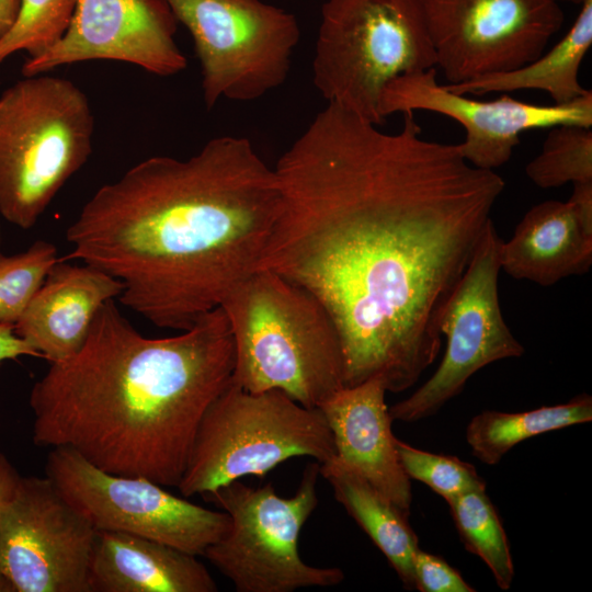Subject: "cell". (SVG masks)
I'll return each mask as SVG.
<instances>
[{
	"instance_id": "6da1fadb",
	"label": "cell",
	"mask_w": 592,
	"mask_h": 592,
	"mask_svg": "<svg viewBox=\"0 0 592 592\" xmlns=\"http://www.w3.org/2000/svg\"><path fill=\"white\" fill-rule=\"evenodd\" d=\"M403 114L390 134L328 103L274 168L281 210L257 270L326 308L344 387L379 376L400 392L435 361L445 306L505 186Z\"/></svg>"
},
{
	"instance_id": "7a4b0ae2",
	"label": "cell",
	"mask_w": 592,
	"mask_h": 592,
	"mask_svg": "<svg viewBox=\"0 0 592 592\" xmlns=\"http://www.w3.org/2000/svg\"><path fill=\"white\" fill-rule=\"evenodd\" d=\"M281 189L246 137L186 159L152 156L100 186L66 230L71 252L123 283L119 301L159 328L189 330L257 270Z\"/></svg>"
},
{
	"instance_id": "3957f363",
	"label": "cell",
	"mask_w": 592,
	"mask_h": 592,
	"mask_svg": "<svg viewBox=\"0 0 592 592\" xmlns=\"http://www.w3.org/2000/svg\"><path fill=\"white\" fill-rule=\"evenodd\" d=\"M234 368L221 307L177 335L147 338L110 299L81 349L34 384L33 442L72 449L111 474L178 487L200 423Z\"/></svg>"
},
{
	"instance_id": "277c9868",
	"label": "cell",
	"mask_w": 592,
	"mask_h": 592,
	"mask_svg": "<svg viewBox=\"0 0 592 592\" xmlns=\"http://www.w3.org/2000/svg\"><path fill=\"white\" fill-rule=\"evenodd\" d=\"M235 346L232 382L250 392L280 390L319 408L344 387V358L337 328L305 288L255 270L220 305Z\"/></svg>"
},
{
	"instance_id": "5b68a950",
	"label": "cell",
	"mask_w": 592,
	"mask_h": 592,
	"mask_svg": "<svg viewBox=\"0 0 592 592\" xmlns=\"http://www.w3.org/2000/svg\"><path fill=\"white\" fill-rule=\"evenodd\" d=\"M94 116L71 80L41 73L0 94V214L34 227L92 153Z\"/></svg>"
},
{
	"instance_id": "8992f818",
	"label": "cell",
	"mask_w": 592,
	"mask_h": 592,
	"mask_svg": "<svg viewBox=\"0 0 592 592\" xmlns=\"http://www.w3.org/2000/svg\"><path fill=\"white\" fill-rule=\"evenodd\" d=\"M435 67L423 0L323 2L312 79L328 103L380 125L387 84Z\"/></svg>"
},
{
	"instance_id": "52a82bcc",
	"label": "cell",
	"mask_w": 592,
	"mask_h": 592,
	"mask_svg": "<svg viewBox=\"0 0 592 592\" xmlns=\"http://www.w3.org/2000/svg\"><path fill=\"white\" fill-rule=\"evenodd\" d=\"M335 455L319 408L272 389L250 392L232 379L206 410L178 489L184 498L212 492L242 477H263L293 457L320 465Z\"/></svg>"
},
{
	"instance_id": "ba28073f",
	"label": "cell",
	"mask_w": 592,
	"mask_h": 592,
	"mask_svg": "<svg viewBox=\"0 0 592 592\" xmlns=\"http://www.w3.org/2000/svg\"><path fill=\"white\" fill-rule=\"evenodd\" d=\"M318 462L309 464L296 493L276 494L272 483L250 487L231 481L202 497L230 516L227 533L204 557L238 592H292L333 587L344 573L337 567H312L299 556L298 538L318 504Z\"/></svg>"
},
{
	"instance_id": "9c48e42d",
	"label": "cell",
	"mask_w": 592,
	"mask_h": 592,
	"mask_svg": "<svg viewBox=\"0 0 592 592\" xmlns=\"http://www.w3.org/2000/svg\"><path fill=\"white\" fill-rule=\"evenodd\" d=\"M190 32L203 100L255 101L288 78L300 38L295 14L263 0H166Z\"/></svg>"
},
{
	"instance_id": "30bf717a",
	"label": "cell",
	"mask_w": 592,
	"mask_h": 592,
	"mask_svg": "<svg viewBox=\"0 0 592 592\" xmlns=\"http://www.w3.org/2000/svg\"><path fill=\"white\" fill-rule=\"evenodd\" d=\"M45 473L96 531L135 535L204 556L231 524L223 510L192 503L143 477L104 471L67 447L50 448Z\"/></svg>"
},
{
	"instance_id": "8fae6325",
	"label": "cell",
	"mask_w": 592,
	"mask_h": 592,
	"mask_svg": "<svg viewBox=\"0 0 592 592\" xmlns=\"http://www.w3.org/2000/svg\"><path fill=\"white\" fill-rule=\"evenodd\" d=\"M502 242L491 219L443 311V358L422 386L389 408L392 421L409 423L435 414L479 369L523 355L524 346L508 327L499 301Z\"/></svg>"
},
{
	"instance_id": "7c38bea8",
	"label": "cell",
	"mask_w": 592,
	"mask_h": 592,
	"mask_svg": "<svg viewBox=\"0 0 592 592\" xmlns=\"http://www.w3.org/2000/svg\"><path fill=\"white\" fill-rule=\"evenodd\" d=\"M96 533L49 478L21 476L0 514V592H89Z\"/></svg>"
},
{
	"instance_id": "4fadbf2b",
	"label": "cell",
	"mask_w": 592,
	"mask_h": 592,
	"mask_svg": "<svg viewBox=\"0 0 592 592\" xmlns=\"http://www.w3.org/2000/svg\"><path fill=\"white\" fill-rule=\"evenodd\" d=\"M423 7L447 84L530 64L563 23L556 0H423Z\"/></svg>"
},
{
	"instance_id": "5bb4252c",
	"label": "cell",
	"mask_w": 592,
	"mask_h": 592,
	"mask_svg": "<svg viewBox=\"0 0 592 592\" xmlns=\"http://www.w3.org/2000/svg\"><path fill=\"white\" fill-rule=\"evenodd\" d=\"M417 110L458 122L466 132L458 144L463 158L475 168L492 171L510 160L525 130L565 124L592 127L591 91L569 103L553 105L531 104L509 94L478 101L439 84L435 68L398 77L383 92L384 118Z\"/></svg>"
},
{
	"instance_id": "9a60e30c",
	"label": "cell",
	"mask_w": 592,
	"mask_h": 592,
	"mask_svg": "<svg viewBox=\"0 0 592 592\" xmlns=\"http://www.w3.org/2000/svg\"><path fill=\"white\" fill-rule=\"evenodd\" d=\"M178 20L166 0H76L68 30L38 57L26 58L24 77L88 60H115L159 76L186 68L175 42Z\"/></svg>"
},
{
	"instance_id": "2e32d148",
	"label": "cell",
	"mask_w": 592,
	"mask_h": 592,
	"mask_svg": "<svg viewBox=\"0 0 592 592\" xmlns=\"http://www.w3.org/2000/svg\"><path fill=\"white\" fill-rule=\"evenodd\" d=\"M386 392L383 378L376 376L341 388L319 409L332 433L333 459L360 474L409 516L411 482L398 458Z\"/></svg>"
},
{
	"instance_id": "e0dca14e",
	"label": "cell",
	"mask_w": 592,
	"mask_h": 592,
	"mask_svg": "<svg viewBox=\"0 0 592 592\" xmlns=\"http://www.w3.org/2000/svg\"><path fill=\"white\" fill-rule=\"evenodd\" d=\"M122 292L123 283L104 271L59 259L14 325L15 333L49 364L65 361L83 345L99 309Z\"/></svg>"
},
{
	"instance_id": "ac0fdd59",
	"label": "cell",
	"mask_w": 592,
	"mask_h": 592,
	"mask_svg": "<svg viewBox=\"0 0 592 592\" xmlns=\"http://www.w3.org/2000/svg\"><path fill=\"white\" fill-rule=\"evenodd\" d=\"M89 592H215L217 584L197 556L119 532L98 531Z\"/></svg>"
},
{
	"instance_id": "d6986e66",
	"label": "cell",
	"mask_w": 592,
	"mask_h": 592,
	"mask_svg": "<svg viewBox=\"0 0 592 592\" xmlns=\"http://www.w3.org/2000/svg\"><path fill=\"white\" fill-rule=\"evenodd\" d=\"M501 270L515 280L547 287L589 272L592 228L578 218L569 201L548 200L531 207L511 239L502 242Z\"/></svg>"
},
{
	"instance_id": "ffe728a7",
	"label": "cell",
	"mask_w": 592,
	"mask_h": 592,
	"mask_svg": "<svg viewBox=\"0 0 592 592\" xmlns=\"http://www.w3.org/2000/svg\"><path fill=\"white\" fill-rule=\"evenodd\" d=\"M591 45L592 0H584L569 31L535 60L511 71L444 87L458 94L475 95L533 89L548 93L555 104L569 103L590 91L580 84L579 70Z\"/></svg>"
},
{
	"instance_id": "44dd1931",
	"label": "cell",
	"mask_w": 592,
	"mask_h": 592,
	"mask_svg": "<svg viewBox=\"0 0 592 592\" xmlns=\"http://www.w3.org/2000/svg\"><path fill=\"white\" fill-rule=\"evenodd\" d=\"M319 470L337 501L387 558L403 588L415 590L413 558L420 547L408 516L360 474L333 458Z\"/></svg>"
},
{
	"instance_id": "7402d4cb",
	"label": "cell",
	"mask_w": 592,
	"mask_h": 592,
	"mask_svg": "<svg viewBox=\"0 0 592 592\" xmlns=\"http://www.w3.org/2000/svg\"><path fill=\"white\" fill-rule=\"evenodd\" d=\"M591 420L592 398L582 394L566 403L528 411H481L467 424L465 435L475 457L491 466L525 440Z\"/></svg>"
},
{
	"instance_id": "603a6c76",
	"label": "cell",
	"mask_w": 592,
	"mask_h": 592,
	"mask_svg": "<svg viewBox=\"0 0 592 592\" xmlns=\"http://www.w3.org/2000/svg\"><path fill=\"white\" fill-rule=\"evenodd\" d=\"M465 548L490 569L497 585L509 590L514 565L509 540L486 490H473L446 501Z\"/></svg>"
},
{
	"instance_id": "cb8c5ba5",
	"label": "cell",
	"mask_w": 592,
	"mask_h": 592,
	"mask_svg": "<svg viewBox=\"0 0 592 592\" xmlns=\"http://www.w3.org/2000/svg\"><path fill=\"white\" fill-rule=\"evenodd\" d=\"M525 173L538 187L592 182V129L580 125L551 127Z\"/></svg>"
},
{
	"instance_id": "d4e9b609",
	"label": "cell",
	"mask_w": 592,
	"mask_h": 592,
	"mask_svg": "<svg viewBox=\"0 0 592 592\" xmlns=\"http://www.w3.org/2000/svg\"><path fill=\"white\" fill-rule=\"evenodd\" d=\"M76 0H20L15 19L0 37V64L25 50L38 57L61 39L69 27Z\"/></svg>"
},
{
	"instance_id": "484cf974",
	"label": "cell",
	"mask_w": 592,
	"mask_h": 592,
	"mask_svg": "<svg viewBox=\"0 0 592 592\" xmlns=\"http://www.w3.org/2000/svg\"><path fill=\"white\" fill-rule=\"evenodd\" d=\"M58 260L57 248L45 240L13 255L0 253V323L18 322Z\"/></svg>"
},
{
	"instance_id": "4316f807",
	"label": "cell",
	"mask_w": 592,
	"mask_h": 592,
	"mask_svg": "<svg viewBox=\"0 0 592 592\" xmlns=\"http://www.w3.org/2000/svg\"><path fill=\"white\" fill-rule=\"evenodd\" d=\"M401 467L408 478L426 485L445 501L473 490H486L476 468L456 456L418 449L395 437Z\"/></svg>"
},
{
	"instance_id": "83f0119b",
	"label": "cell",
	"mask_w": 592,
	"mask_h": 592,
	"mask_svg": "<svg viewBox=\"0 0 592 592\" xmlns=\"http://www.w3.org/2000/svg\"><path fill=\"white\" fill-rule=\"evenodd\" d=\"M415 590L421 592H474L462 574L443 558L418 549L413 558Z\"/></svg>"
},
{
	"instance_id": "f1b7e54d",
	"label": "cell",
	"mask_w": 592,
	"mask_h": 592,
	"mask_svg": "<svg viewBox=\"0 0 592 592\" xmlns=\"http://www.w3.org/2000/svg\"><path fill=\"white\" fill-rule=\"evenodd\" d=\"M24 355L41 357L34 349L15 333L14 325L0 323V364Z\"/></svg>"
},
{
	"instance_id": "f546056e",
	"label": "cell",
	"mask_w": 592,
	"mask_h": 592,
	"mask_svg": "<svg viewBox=\"0 0 592 592\" xmlns=\"http://www.w3.org/2000/svg\"><path fill=\"white\" fill-rule=\"evenodd\" d=\"M21 475L13 464L0 452V514L12 497Z\"/></svg>"
},
{
	"instance_id": "4dcf8cb0",
	"label": "cell",
	"mask_w": 592,
	"mask_h": 592,
	"mask_svg": "<svg viewBox=\"0 0 592 592\" xmlns=\"http://www.w3.org/2000/svg\"><path fill=\"white\" fill-rule=\"evenodd\" d=\"M19 5L20 0H0V37L13 23Z\"/></svg>"
},
{
	"instance_id": "1f68e13d",
	"label": "cell",
	"mask_w": 592,
	"mask_h": 592,
	"mask_svg": "<svg viewBox=\"0 0 592 592\" xmlns=\"http://www.w3.org/2000/svg\"><path fill=\"white\" fill-rule=\"evenodd\" d=\"M557 2L559 1H568V2H572V3H576V4H581L584 0H556Z\"/></svg>"
},
{
	"instance_id": "d6a6232c",
	"label": "cell",
	"mask_w": 592,
	"mask_h": 592,
	"mask_svg": "<svg viewBox=\"0 0 592 592\" xmlns=\"http://www.w3.org/2000/svg\"><path fill=\"white\" fill-rule=\"evenodd\" d=\"M0 243H1V227H0Z\"/></svg>"
}]
</instances>
